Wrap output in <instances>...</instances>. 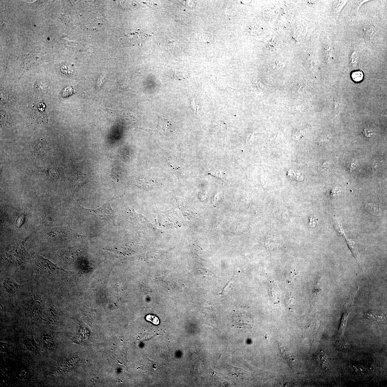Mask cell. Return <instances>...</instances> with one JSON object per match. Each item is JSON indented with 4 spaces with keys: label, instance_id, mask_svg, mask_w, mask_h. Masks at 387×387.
Listing matches in <instances>:
<instances>
[{
    "label": "cell",
    "instance_id": "obj_1",
    "mask_svg": "<svg viewBox=\"0 0 387 387\" xmlns=\"http://www.w3.org/2000/svg\"><path fill=\"white\" fill-rule=\"evenodd\" d=\"M37 265V271L42 277H52L55 276L61 269L57 265L40 255L35 256Z\"/></svg>",
    "mask_w": 387,
    "mask_h": 387
},
{
    "label": "cell",
    "instance_id": "obj_17",
    "mask_svg": "<svg viewBox=\"0 0 387 387\" xmlns=\"http://www.w3.org/2000/svg\"><path fill=\"white\" fill-rule=\"evenodd\" d=\"M146 320L149 321H150L151 323L156 325H159L160 323V321L159 319L157 317L154 315L151 314H149L147 315L146 317Z\"/></svg>",
    "mask_w": 387,
    "mask_h": 387
},
{
    "label": "cell",
    "instance_id": "obj_4",
    "mask_svg": "<svg viewBox=\"0 0 387 387\" xmlns=\"http://www.w3.org/2000/svg\"><path fill=\"white\" fill-rule=\"evenodd\" d=\"M72 178L74 184L77 186L83 185L92 180L90 176L79 171H77L74 174Z\"/></svg>",
    "mask_w": 387,
    "mask_h": 387
},
{
    "label": "cell",
    "instance_id": "obj_21",
    "mask_svg": "<svg viewBox=\"0 0 387 387\" xmlns=\"http://www.w3.org/2000/svg\"><path fill=\"white\" fill-rule=\"evenodd\" d=\"M337 345L338 347L339 348H340V349H347L346 346H345L346 345H345V344L344 343V342H343V341H338V342H337Z\"/></svg>",
    "mask_w": 387,
    "mask_h": 387
},
{
    "label": "cell",
    "instance_id": "obj_20",
    "mask_svg": "<svg viewBox=\"0 0 387 387\" xmlns=\"http://www.w3.org/2000/svg\"><path fill=\"white\" fill-rule=\"evenodd\" d=\"M310 225L311 227H314L318 221V219L315 216H312L309 218Z\"/></svg>",
    "mask_w": 387,
    "mask_h": 387
},
{
    "label": "cell",
    "instance_id": "obj_6",
    "mask_svg": "<svg viewBox=\"0 0 387 387\" xmlns=\"http://www.w3.org/2000/svg\"><path fill=\"white\" fill-rule=\"evenodd\" d=\"M348 244L349 245V248L350 249L352 253L353 254L354 256L356 258L358 264L360 267L361 269H364V267L363 266L357 248V247L356 245L355 244V243L352 242H349L348 241Z\"/></svg>",
    "mask_w": 387,
    "mask_h": 387
},
{
    "label": "cell",
    "instance_id": "obj_14",
    "mask_svg": "<svg viewBox=\"0 0 387 387\" xmlns=\"http://www.w3.org/2000/svg\"><path fill=\"white\" fill-rule=\"evenodd\" d=\"M62 72L67 75H71L74 73V70L69 65L67 64H64L62 65L61 68Z\"/></svg>",
    "mask_w": 387,
    "mask_h": 387
},
{
    "label": "cell",
    "instance_id": "obj_19",
    "mask_svg": "<svg viewBox=\"0 0 387 387\" xmlns=\"http://www.w3.org/2000/svg\"><path fill=\"white\" fill-rule=\"evenodd\" d=\"M294 300V298L291 297H289L287 299L286 304L287 307L290 310L292 309L293 308Z\"/></svg>",
    "mask_w": 387,
    "mask_h": 387
},
{
    "label": "cell",
    "instance_id": "obj_11",
    "mask_svg": "<svg viewBox=\"0 0 387 387\" xmlns=\"http://www.w3.org/2000/svg\"><path fill=\"white\" fill-rule=\"evenodd\" d=\"M351 76L352 80L355 82H361L364 78V74L360 70L352 72Z\"/></svg>",
    "mask_w": 387,
    "mask_h": 387
},
{
    "label": "cell",
    "instance_id": "obj_16",
    "mask_svg": "<svg viewBox=\"0 0 387 387\" xmlns=\"http://www.w3.org/2000/svg\"><path fill=\"white\" fill-rule=\"evenodd\" d=\"M74 93L72 88L71 86L65 88L62 91V95L63 97L66 98L70 96Z\"/></svg>",
    "mask_w": 387,
    "mask_h": 387
},
{
    "label": "cell",
    "instance_id": "obj_9",
    "mask_svg": "<svg viewBox=\"0 0 387 387\" xmlns=\"http://www.w3.org/2000/svg\"><path fill=\"white\" fill-rule=\"evenodd\" d=\"M4 286L6 290L10 293L15 292L19 287L18 284L10 280H6L4 283Z\"/></svg>",
    "mask_w": 387,
    "mask_h": 387
},
{
    "label": "cell",
    "instance_id": "obj_10",
    "mask_svg": "<svg viewBox=\"0 0 387 387\" xmlns=\"http://www.w3.org/2000/svg\"><path fill=\"white\" fill-rule=\"evenodd\" d=\"M41 173H42L48 178H55L58 175L57 170L54 169H40Z\"/></svg>",
    "mask_w": 387,
    "mask_h": 387
},
{
    "label": "cell",
    "instance_id": "obj_2",
    "mask_svg": "<svg viewBox=\"0 0 387 387\" xmlns=\"http://www.w3.org/2000/svg\"><path fill=\"white\" fill-rule=\"evenodd\" d=\"M79 205L82 209L100 220L108 221L114 218V212L110 203L104 204L101 207L95 209H89Z\"/></svg>",
    "mask_w": 387,
    "mask_h": 387
},
{
    "label": "cell",
    "instance_id": "obj_15",
    "mask_svg": "<svg viewBox=\"0 0 387 387\" xmlns=\"http://www.w3.org/2000/svg\"><path fill=\"white\" fill-rule=\"evenodd\" d=\"M317 361L322 368H325L327 365V357L323 355L322 354H321L317 358Z\"/></svg>",
    "mask_w": 387,
    "mask_h": 387
},
{
    "label": "cell",
    "instance_id": "obj_12",
    "mask_svg": "<svg viewBox=\"0 0 387 387\" xmlns=\"http://www.w3.org/2000/svg\"><path fill=\"white\" fill-rule=\"evenodd\" d=\"M209 174L218 178L219 179L222 180L223 182H225V174L223 171L219 170H212L210 172Z\"/></svg>",
    "mask_w": 387,
    "mask_h": 387
},
{
    "label": "cell",
    "instance_id": "obj_22",
    "mask_svg": "<svg viewBox=\"0 0 387 387\" xmlns=\"http://www.w3.org/2000/svg\"><path fill=\"white\" fill-rule=\"evenodd\" d=\"M192 99V100H191V106H192V108H193V110H195V111H196V110H197V109L198 110V107H197L196 105H197V104H196V103L194 99Z\"/></svg>",
    "mask_w": 387,
    "mask_h": 387
},
{
    "label": "cell",
    "instance_id": "obj_5",
    "mask_svg": "<svg viewBox=\"0 0 387 387\" xmlns=\"http://www.w3.org/2000/svg\"><path fill=\"white\" fill-rule=\"evenodd\" d=\"M368 318L372 320L377 321L378 322H383L386 320V315L375 311H372L367 314Z\"/></svg>",
    "mask_w": 387,
    "mask_h": 387
},
{
    "label": "cell",
    "instance_id": "obj_7",
    "mask_svg": "<svg viewBox=\"0 0 387 387\" xmlns=\"http://www.w3.org/2000/svg\"><path fill=\"white\" fill-rule=\"evenodd\" d=\"M349 313L346 312L343 314L341 319L340 327L338 330V334L340 337H342L344 334L345 329L347 325V321Z\"/></svg>",
    "mask_w": 387,
    "mask_h": 387
},
{
    "label": "cell",
    "instance_id": "obj_3",
    "mask_svg": "<svg viewBox=\"0 0 387 387\" xmlns=\"http://www.w3.org/2000/svg\"><path fill=\"white\" fill-rule=\"evenodd\" d=\"M158 129L160 133L165 135L171 134L174 129L169 120L158 117Z\"/></svg>",
    "mask_w": 387,
    "mask_h": 387
},
{
    "label": "cell",
    "instance_id": "obj_18",
    "mask_svg": "<svg viewBox=\"0 0 387 387\" xmlns=\"http://www.w3.org/2000/svg\"><path fill=\"white\" fill-rule=\"evenodd\" d=\"M172 77L177 80H181L184 78V75L181 72L178 71H173L171 74Z\"/></svg>",
    "mask_w": 387,
    "mask_h": 387
},
{
    "label": "cell",
    "instance_id": "obj_8",
    "mask_svg": "<svg viewBox=\"0 0 387 387\" xmlns=\"http://www.w3.org/2000/svg\"><path fill=\"white\" fill-rule=\"evenodd\" d=\"M47 149L45 144L38 142L34 147V153L37 156L43 157L46 155V154L47 153Z\"/></svg>",
    "mask_w": 387,
    "mask_h": 387
},
{
    "label": "cell",
    "instance_id": "obj_13",
    "mask_svg": "<svg viewBox=\"0 0 387 387\" xmlns=\"http://www.w3.org/2000/svg\"><path fill=\"white\" fill-rule=\"evenodd\" d=\"M279 349L280 353L281 354V355L284 359L290 361L293 360H293V359L292 358V357H291L290 353L287 350H286L284 347L279 346Z\"/></svg>",
    "mask_w": 387,
    "mask_h": 387
}]
</instances>
